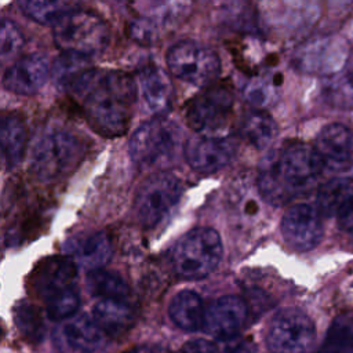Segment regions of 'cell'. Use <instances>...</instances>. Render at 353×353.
<instances>
[{
    "instance_id": "1",
    "label": "cell",
    "mask_w": 353,
    "mask_h": 353,
    "mask_svg": "<svg viewBox=\"0 0 353 353\" xmlns=\"http://www.w3.org/2000/svg\"><path fill=\"white\" fill-rule=\"evenodd\" d=\"M66 91L97 134L114 138L128 130L137 98V87L131 74L116 69L91 68Z\"/></svg>"
},
{
    "instance_id": "2",
    "label": "cell",
    "mask_w": 353,
    "mask_h": 353,
    "mask_svg": "<svg viewBox=\"0 0 353 353\" xmlns=\"http://www.w3.org/2000/svg\"><path fill=\"white\" fill-rule=\"evenodd\" d=\"M324 170L314 146L302 142L285 143L269 152L258 167L256 186L273 205H283L309 192Z\"/></svg>"
},
{
    "instance_id": "3",
    "label": "cell",
    "mask_w": 353,
    "mask_h": 353,
    "mask_svg": "<svg viewBox=\"0 0 353 353\" xmlns=\"http://www.w3.org/2000/svg\"><path fill=\"white\" fill-rule=\"evenodd\" d=\"M85 154L83 139L66 128H50L40 134L32 149L30 171L44 183L72 174Z\"/></svg>"
},
{
    "instance_id": "4",
    "label": "cell",
    "mask_w": 353,
    "mask_h": 353,
    "mask_svg": "<svg viewBox=\"0 0 353 353\" xmlns=\"http://www.w3.org/2000/svg\"><path fill=\"white\" fill-rule=\"evenodd\" d=\"M222 258V241L216 230L196 228L183 234L170 252V262L176 276L197 280L212 273Z\"/></svg>"
},
{
    "instance_id": "5",
    "label": "cell",
    "mask_w": 353,
    "mask_h": 353,
    "mask_svg": "<svg viewBox=\"0 0 353 353\" xmlns=\"http://www.w3.org/2000/svg\"><path fill=\"white\" fill-rule=\"evenodd\" d=\"M52 37L57 47L63 52L88 58L106 48L110 30L97 14L73 10L54 25Z\"/></svg>"
},
{
    "instance_id": "6",
    "label": "cell",
    "mask_w": 353,
    "mask_h": 353,
    "mask_svg": "<svg viewBox=\"0 0 353 353\" xmlns=\"http://www.w3.org/2000/svg\"><path fill=\"white\" fill-rule=\"evenodd\" d=\"M182 192L183 186L176 175L165 171L150 175L134 200V212L141 226L153 229L163 223L174 212Z\"/></svg>"
},
{
    "instance_id": "7",
    "label": "cell",
    "mask_w": 353,
    "mask_h": 353,
    "mask_svg": "<svg viewBox=\"0 0 353 353\" xmlns=\"http://www.w3.org/2000/svg\"><path fill=\"white\" fill-rule=\"evenodd\" d=\"M179 143V127L164 116H156L134 131L128 152L135 164L153 167L172 159Z\"/></svg>"
},
{
    "instance_id": "8",
    "label": "cell",
    "mask_w": 353,
    "mask_h": 353,
    "mask_svg": "<svg viewBox=\"0 0 353 353\" xmlns=\"http://www.w3.org/2000/svg\"><path fill=\"white\" fill-rule=\"evenodd\" d=\"M165 62L171 74L196 85L210 84L221 72L218 54L194 40H181L170 47Z\"/></svg>"
},
{
    "instance_id": "9",
    "label": "cell",
    "mask_w": 353,
    "mask_h": 353,
    "mask_svg": "<svg viewBox=\"0 0 353 353\" xmlns=\"http://www.w3.org/2000/svg\"><path fill=\"white\" fill-rule=\"evenodd\" d=\"M265 339L269 353H309L316 342V327L305 312L287 307L273 316Z\"/></svg>"
},
{
    "instance_id": "10",
    "label": "cell",
    "mask_w": 353,
    "mask_h": 353,
    "mask_svg": "<svg viewBox=\"0 0 353 353\" xmlns=\"http://www.w3.org/2000/svg\"><path fill=\"white\" fill-rule=\"evenodd\" d=\"M233 105L234 99L229 87L211 84L185 105L183 116L193 131L212 135L228 124Z\"/></svg>"
},
{
    "instance_id": "11",
    "label": "cell",
    "mask_w": 353,
    "mask_h": 353,
    "mask_svg": "<svg viewBox=\"0 0 353 353\" xmlns=\"http://www.w3.org/2000/svg\"><path fill=\"white\" fill-rule=\"evenodd\" d=\"M347 43L336 34L319 36L303 43L294 54V66L309 74H320L325 79L338 73L347 65Z\"/></svg>"
},
{
    "instance_id": "12",
    "label": "cell",
    "mask_w": 353,
    "mask_h": 353,
    "mask_svg": "<svg viewBox=\"0 0 353 353\" xmlns=\"http://www.w3.org/2000/svg\"><path fill=\"white\" fill-rule=\"evenodd\" d=\"M145 8L128 22V36L145 46H150L178 26L189 14L192 4L188 1H159L142 4Z\"/></svg>"
},
{
    "instance_id": "13",
    "label": "cell",
    "mask_w": 353,
    "mask_h": 353,
    "mask_svg": "<svg viewBox=\"0 0 353 353\" xmlns=\"http://www.w3.org/2000/svg\"><path fill=\"white\" fill-rule=\"evenodd\" d=\"M77 265L66 255L43 259L30 274L32 292L44 303L76 288Z\"/></svg>"
},
{
    "instance_id": "14",
    "label": "cell",
    "mask_w": 353,
    "mask_h": 353,
    "mask_svg": "<svg viewBox=\"0 0 353 353\" xmlns=\"http://www.w3.org/2000/svg\"><path fill=\"white\" fill-rule=\"evenodd\" d=\"M280 228L285 243L301 252L317 247L324 234L320 211L305 203L290 207L281 218Z\"/></svg>"
},
{
    "instance_id": "15",
    "label": "cell",
    "mask_w": 353,
    "mask_h": 353,
    "mask_svg": "<svg viewBox=\"0 0 353 353\" xmlns=\"http://www.w3.org/2000/svg\"><path fill=\"white\" fill-rule=\"evenodd\" d=\"M105 336L106 334L87 314H74L61 321L52 334L59 353H95L103 346Z\"/></svg>"
},
{
    "instance_id": "16",
    "label": "cell",
    "mask_w": 353,
    "mask_h": 353,
    "mask_svg": "<svg viewBox=\"0 0 353 353\" xmlns=\"http://www.w3.org/2000/svg\"><path fill=\"white\" fill-rule=\"evenodd\" d=\"M236 153V143L228 137L199 134L185 145L188 164L199 174H212L228 165Z\"/></svg>"
},
{
    "instance_id": "17",
    "label": "cell",
    "mask_w": 353,
    "mask_h": 353,
    "mask_svg": "<svg viewBox=\"0 0 353 353\" xmlns=\"http://www.w3.org/2000/svg\"><path fill=\"white\" fill-rule=\"evenodd\" d=\"M248 317V306L240 296L223 295L205 306L203 330L218 338L232 339L239 336Z\"/></svg>"
},
{
    "instance_id": "18",
    "label": "cell",
    "mask_w": 353,
    "mask_h": 353,
    "mask_svg": "<svg viewBox=\"0 0 353 353\" xmlns=\"http://www.w3.org/2000/svg\"><path fill=\"white\" fill-rule=\"evenodd\" d=\"M314 149L324 168L345 171L353 163V135L342 123H330L321 128L316 138Z\"/></svg>"
},
{
    "instance_id": "19",
    "label": "cell",
    "mask_w": 353,
    "mask_h": 353,
    "mask_svg": "<svg viewBox=\"0 0 353 353\" xmlns=\"http://www.w3.org/2000/svg\"><path fill=\"white\" fill-rule=\"evenodd\" d=\"M48 76L50 66L47 59L40 54H29L6 69L3 85L18 95H33L44 85Z\"/></svg>"
},
{
    "instance_id": "20",
    "label": "cell",
    "mask_w": 353,
    "mask_h": 353,
    "mask_svg": "<svg viewBox=\"0 0 353 353\" xmlns=\"http://www.w3.org/2000/svg\"><path fill=\"white\" fill-rule=\"evenodd\" d=\"M63 255L90 272L102 269L112 256V243L105 232L73 234L63 243Z\"/></svg>"
},
{
    "instance_id": "21",
    "label": "cell",
    "mask_w": 353,
    "mask_h": 353,
    "mask_svg": "<svg viewBox=\"0 0 353 353\" xmlns=\"http://www.w3.org/2000/svg\"><path fill=\"white\" fill-rule=\"evenodd\" d=\"M139 88L148 108L164 116L174 101V87L168 74L157 65H146L139 72Z\"/></svg>"
},
{
    "instance_id": "22",
    "label": "cell",
    "mask_w": 353,
    "mask_h": 353,
    "mask_svg": "<svg viewBox=\"0 0 353 353\" xmlns=\"http://www.w3.org/2000/svg\"><path fill=\"white\" fill-rule=\"evenodd\" d=\"M316 203L320 214L342 219L353 210V178L328 179L319 188Z\"/></svg>"
},
{
    "instance_id": "23",
    "label": "cell",
    "mask_w": 353,
    "mask_h": 353,
    "mask_svg": "<svg viewBox=\"0 0 353 353\" xmlns=\"http://www.w3.org/2000/svg\"><path fill=\"white\" fill-rule=\"evenodd\" d=\"M92 319L108 336H121L134 324V310L125 299H99L92 307Z\"/></svg>"
},
{
    "instance_id": "24",
    "label": "cell",
    "mask_w": 353,
    "mask_h": 353,
    "mask_svg": "<svg viewBox=\"0 0 353 353\" xmlns=\"http://www.w3.org/2000/svg\"><path fill=\"white\" fill-rule=\"evenodd\" d=\"M168 314L178 328L199 331L204 327L205 306L199 294L190 290H182L171 299Z\"/></svg>"
},
{
    "instance_id": "25",
    "label": "cell",
    "mask_w": 353,
    "mask_h": 353,
    "mask_svg": "<svg viewBox=\"0 0 353 353\" xmlns=\"http://www.w3.org/2000/svg\"><path fill=\"white\" fill-rule=\"evenodd\" d=\"M0 142L3 163L6 168H15L23 159L28 142L25 123L18 114L8 113L1 117Z\"/></svg>"
},
{
    "instance_id": "26",
    "label": "cell",
    "mask_w": 353,
    "mask_h": 353,
    "mask_svg": "<svg viewBox=\"0 0 353 353\" xmlns=\"http://www.w3.org/2000/svg\"><path fill=\"white\" fill-rule=\"evenodd\" d=\"M241 135L256 149L268 148L277 137V124L273 117L265 110L255 109L241 120Z\"/></svg>"
},
{
    "instance_id": "27",
    "label": "cell",
    "mask_w": 353,
    "mask_h": 353,
    "mask_svg": "<svg viewBox=\"0 0 353 353\" xmlns=\"http://www.w3.org/2000/svg\"><path fill=\"white\" fill-rule=\"evenodd\" d=\"M85 285L91 295L101 299H125L130 295V287L116 272L97 269L87 273Z\"/></svg>"
},
{
    "instance_id": "28",
    "label": "cell",
    "mask_w": 353,
    "mask_h": 353,
    "mask_svg": "<svg viewBox=\"0 0 353 353\" xmlns=\"http://www.w3.org/2000/svg\"><path fill=\"white\" fill-rule=\"evenodd\" d=\"M281 80V74L279 73L255 74L244 84L243 97L250 105L262 110V108H266L276 101Z\"/></svg>"
},
{
    "instance_id": "29",
    "label": "cell",
    "mask_w": 353,
    "mask_h": 353,
    "mask_svg": "<svg viewBox=\"0 0 353 353\" xmlns=\"http://www.w3.org/2000/svg\"><path fill=\"white\" fill-rule=\"evenodd\" d=\"M327 103L338 109H353V63H347L338 73L327 77L323 84Z\"/></svg>"
},
{
    "instance_id": "30",
    "label": "cell",
    "mask_w": 353,
    "mask_h": 353,
    "mask_svg": "<svg viewBox=\"0 0 353 353\" xmlns=\"http://www.w3.org/2000/svg\"><path fill=\"white\" fill-rule=\"evenodd\" d=\"M14 323L25 341L37 345L44 336V323L39 307L28 301L19 302L14 307Z\"/></svg>"
},
{
    "instance_id": "31",
    "label": "cell",
    "mask_w": 353,
    "mask_h": 353,
    "mask_svg": "<svg viewBox=\"0 0 353 353\" xmlns=\"http://www.w3.org/2000/svg\"><path fill=\"white\" fill-rule=\"evenodd\" d=\"M22 12L29 17L30 19L36 21L41 25H55L58 21H61L66 14L74 10L76 4L69 1H39V0H30V1H19L18 3Z\"/></svg>"
},
{
    "instance_id": "32",
    "label": "cell",
    "mask_w": 353,
    "mask_h": 353,
    "mask_svg": "<svg viewBox=\"0 0 353 353\" xmlns=\"http://www.w3.org/2000/svg\"><path fill=\"white\" fill-rule=\"evenodd\" d=\"M88 69H91L88 58L77 54L63 52V55H61L52 66L54 81L61 90H68L69 85Z\"/></svg>"
},
{
    "instance_id": "33",
    "label": "cell",
    "mask_w": 353,
    "mask_h": 353,
    "mask_svg": "<svg viewBox=\"0 0 353 353\" xmlns=\"http://www.w3.org/2000/svg\"><path fill=\"white\" fill-rule=\"evenodd\" d=\"M80 305V296L77 288L70 290L59 296H55L44 303L46 314L50 320L63 321L76 314Z\"/></svg>"
},
{
    "instance_id": "34",
    "label": "cell",
    "mask_w": 353,
    "mask_h": 353,
    "mask_svg": "<svg viewBox=\"0 0 353 353\" xmlns=\"http://www.w3.org/2000/svg\"><path fill=\"white\" fill-rule=\"evenodd\" d=\"M23 46V37L19 28L11 19L1 21L0 29V54L1 59L7 61L15 57Z\"/></svg>"
},
{
    "instance_id": "35",
    "label": "cell",
    "mask_w": 353,
    "mask_h": 353,
    "mask_svg": "<svg viewBox=\"0 0 353 353\" xmlns=\"http://www.w3.org/2000/svg\"><path fill=\"white\" fill-rule=\"evenodd\" d=\"M325 341L328 342H353V312L338 314L331 323Z\"/></svg>"
},
{
    "instance_id": "36",
    "label": "cell",
    "mask_w": 353,
    "mask_h": 353,
    "mask_svg": "<svg viewBox=\"0 0 353 353\" xmlns=\"http://www.w3.org/2000/svg\"><path fill=\"white\" fill-rule=\"evenodd\" d=\"M225 353H258L256 345L251 338L234 336L225 343Z\"/></svg>"
},
{
    "instance_id": "37",
    "label": "cell",
    "mask_w": 353,
    "mask_h": 353,
    "mask_svg": "<svg viewBox=\"0 0 353 353\" xmlns=\"http://www.w3.org/2000/svg\"><path fill=\"white\" fill-rule=\"evenodd\" d=\"M181 353H219V350L207 339H192L182 346Z\"/></svg>"
},
{
    "instance_id": "38",
    "label": "cell",
    "mask_w": 353,
    "mask_h": 353,
    "mask_svg": "<svg viewBox=\"0 0 353 353\" xmlns=\"http://www.w3.org/2000/svg\"><path fill=\"white\" fill-rule=\"evenodd\" d=\"M316 353H353V342L324 341L323 346Z\"/></svg>"
},
{
    "instance_id": "39",
    "label": "cell",
    "mask_w": 353,
    "mask_h": 353,
    "mask_svg": "<svg viewBox=\"0 0 353 353\" xmlns=\"http://www.w3.org/2000/svg\"><path fill=\"white\" fill-rule=\"evenodd\" d=\"M124 353H167V350L159 345H139Z\"/></svg>"
},
{
    "instance_id": "40",
    "label": "cell",
    "mask_w": 353,
    "mask_h": 353,
    "mask_svg": "<svg viewBox=\"0 0 353 353\" xmlns=\"http://www.w3.org/2000/svg\"><path fill=\"white\" fill-rule=\"evenodd\" d=\"M339 225L353 239V210L346 216L339 219Z\"/></svg>"
}]
</instances>
